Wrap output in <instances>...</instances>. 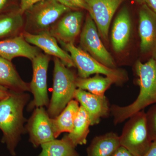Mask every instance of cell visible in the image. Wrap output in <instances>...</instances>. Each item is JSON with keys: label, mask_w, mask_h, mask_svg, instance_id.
Listing matches in <instances>:
<instances>
[{"label": "cell", "mask_w": 156, "mask_h": 156, "mask_svg": "<svg viewBox=\"0 0 156 156\" xmlns=\"http://www.w3.org/2000/svg\"><path fill=\"white\" fill-rule=\"evenodd\" d=\"M50 60L48 55L40 53L31 60L33 76L30 87L34 99L30 104V109L49 105L50 100L48 94L47 79Z\"/></svg>", "instance_id": "obj_7"}, {"label": "cell", "mask_w": 156, "mask_h": 156, "mask_svg": "<svg viewBox=\"0 0 156 156\" xmlns=\"http://www.w3.org/2000/svg\"><path fill=\"white\" fill-rule=\"evenodd\" d=\"M116 81L109 77L97 74L92 77H77L76 86L77 89L88 91L94 95H104L106 90Z\"/></svg>", "instance_id": "obj_22"}, {"label": "cell", "mask_w": 156, "mask_h": 156, "mask_svg": "<svg viewBox=\"0 0 156 156\" xmlns=\"http://www.w3.org/2000/svg\"><path fill=\"white\" fill-rule=\"evenodd\" d=\"M23 37L29 44L41 49L47 55L58 58L67 67H75L71 56L59 47L56 38L52 34L47 31L37 34L27 32Z\"/></svg>", "instance_id": "obj_13"}, {"label": "cell", "mask_w": 156, "mask_h": 156, "mask_svg": "<svg viewBox=\"0 0 156 156\" xmlns=\"http://www.w3.org/2000/svg\"><path fill=\"white\" fill-rule=\"evenodd\" d=\"M69 10L57 0H43L28 9V23L38 30L44 29Z\"/></svg>", "instance_id": "obj_10"}, {"label": "cell", "mask_w": 156, "mask_h": 156, "mask_svg": "<svg viewBox=\"0 0 156 156\" xmlns=\"http://www.w3.org/2000/svg\"><path fill=\"white\" fill-rule=\"evenodd\" d=\"M83 18L81 11L69 12L60 20L51 34L59 42L74 43L80 33Z\"/></svg>", "instance_id": "obj_15"}, {"label": "cell", "mask_w": 156, "mask_h": 156, "mask_svg": "<svg viewBox=\"0 0 156 156\" xmlns=\"http://www.w3.org/2000/svg\"><path fill=\"white\" fill-rule=\"evenodd\" d=\"M42 1L43 0H20V12H26L34 5Z\"/></svg>", "instance_id": "obj_26"}, {"label": "cell", "mask_w": 156, "mask_h": 156, "mask_svg": "<svg viewBox=\"0 0 156 156\" xmlns=\"http://www.w3.org/2000/svg\"><path fill=\"white\" fill-rule=\"evenodd\" d=\"M148 130L151 139L156 140V104L153 105L146 113Z\"/></svg>", "instance_id": "obj_24"}, {"label": "cell", "mask_w": 156, "mask_h": 156, "mask_svg": "<svg viewBox=\"0 0 156 156\" xmlns=\"http://www.w3.org/2000/svg\"><path fill=\"white\" fill-rule=\"evenodd\" d=\"M144 2L151 10L156 13V0H144Z\"/></svg>", "instance_id": "obj_30"}, {"label": "cell", "mask_w": 156, "mask_h": 156, "mask_svg": "<svg viewBox=\"0 0 156 156\" xmlns=\"http://www.w3.org/2000/svg\"><path fill=\"white\" fill-rule=\"evenodd\" d=\"M79 104L77 101L73 99L58 116L52 118L56 139L63 132L69 133L72 131L74 122L80 109Z\"/></svg>", "instance_id": "obj_19"}, {"label": "cell", "mask_w": 156, "mask_h": 156, "mask_svg": "<svg viewBox=\"0 0 156 156\" xmlns=\"http://www.w3.org/2000/svg\"><path fill=\"white\" fill-rule=\"evenodd\" d=\"M112 156H134L126 148L120 146Z\"/></svg>", "instance_id": "obj_27"}, {"label": "cell", "mask_w": 156, "mask_h": 156, "mask_svg": "<svg viewBox=\"0 0 156 156\" xmlns=\"http://www.w3.org/2000/svg\"><path fill=\"white\" fill-rule=\"evenodd\" d=\"M120 137V144L134 156H143L152 143L144 110L129 118Z\"/></svg>", "instance_id": "obj_4"}, {"label": "cell", "mask_w": 156, "mask_h": 156, "mask_svg": "<svg viewBox=\"0 0 156 156\" xmlns=\"http://www.w3.org/2000/svg\"><path fill=\"white\" fill-rule=\"evenodd\" d=\"M40 53L38 48L27 41L23 36L0 41V56L9 61L18 56L32 60Z\"/></svg>", "instance_id": "obj_14"}, {"label": "cell", "mask_w": 156, "mask_h": 156, "mask_svg": "<svg viewBox=\"0 0 156 156\" xmlns=\"http://www.w3.org/2000/svg\"><path fill=\"white\" fill-rule=\"evenodd\" d=\"M120 146L119 136L108 132L92 139L87 148V156H112Z\"/></svg>", "instance_id": "obj_18"}, {"label": "cell", "mask_w": 156, "mask_h": 156, "mask_svg": "<svg viewBox=\"0 0 156 156\" xmlns=\"http://www.w3.org/2000/svg\"><path fill=\"white\" fill-rule=\"evenodd\" d=\"M60 43L70 53L75 66L77 69L79 77L88 78L92 74H99L112 78L118 85L128 80V76L125 71L105 66L87 52L76 47L73 43Z\"/></svg>", "instance_id": "obj_5"}, {"label": "cell", "mask_w": 156, "mask_h": 156, "mask_svg": "<svg viewBox=\"0 0 156 156\" xmlns=\"http://www.w3.org/2000/svg\"><path fill=\"white\" fill-rule=\"evenodd\" d=\"M125 0H85L89 15L95 22L98 34L108 41L111 22L120 5Z\"/></svg>", "instance_id": "obj_9"}, {"label": "cell", "mask_w": 156, "mask_h": 156, "mask_svg": "<svg viewBox=\"0 0 156 156\" xmlns=\"http://www.w3.org/2000/svg\"><path fill=\"white\" fill-rule=\"evenodd\" d=\"M41 146L42 151L38 156H80L67 134L61 139L53 140Z\"/></svg>", "instance_id": "obj_21"}, {"label": "cell", "mask_w": 156, "mask_h": 156, "mask_svg": "<svg viewBox=\"0 0 156 156\" xmlns=\"http://www.w3.org/2000/svg\"><path fill=\"white\" fill-rule=\"evenodd\" d=\"M74 98L86 110L91 122V126L98 125L101 119L111 114L110 106L105 95H94L85 90L76 89Z\"/></svg>", "instance_id": "obj_12"}, {"label": "cell", "mask_w": 156, "mask_h": 156, "mask_svg": "<svg viewBox=\"0 0 156 156\" xmlns=\"http://www.w3.org/2000/svg\"><path fill=\"white\" fill-rule=\"evenodd\" d=\"M143 156H156V140L152 141L150 147Z\"/></svg>", "instance_id": "obj_28"}, {"label": "cell", "mask_w": 156, "mask_h": 156, "mask_svg": "<svg viewBox=\"0 0 156 156\" xmlns=\"http://www.w3.org/2000/svg\"><path fill=\"white\" fill-rule=\"evenodd\" d=\"M91 122L89 114L83 106L80 109L74 122L72 131L67 134L75 146L84 145L87 143V138L90 131Z\"/></svg>", "instance_id": "obj_20"}, {"label": "cell", "mask_w": 156, "mask_h": 156, "mask_svg": "<svg viewBox=\"0 0 156 156\" xmlns=\"http://www.w3.org/2000/svg\"><path fill=\"white\" fill-rule=\"evenodd\" d=\"M29 135V141L34 147H37L56 139L52 119L44 107L36 108L25 126Z\"/></svg>", "instance_id": "obj_8"}, {"label": "cell", "mask_w": 156, "mask_h": 156, "mask_svg": "<svg viewBox=\"0 0 156 156\" xmlns=\"http://www.w3.org/2000/svg\"><path fill=\"white\" fill-rule=\"evenodd\" d=\"M131 32V17L128 9L124 7L117 15L112 29V45L116 53H121L126 48Z\"/></svg>", "instance_id": "obj_16"}, {"label": "cell", "mask_w": 156, "mask_h": 156, "mask_svg": "<svg viewBox=\"0 0 156 156\" xmlns=\"http://www.w3.org/2000/svg\"><path fill=\"white\" fill-rule=\"evenodd\" d=\"M134 1L140 5L144 4V0H134Z\"/></svg>", "instance_id": "obj_32"}, {"label": "cell", "mask_w": 156, "mask_h": 156, "mask_svg": "<svg viewBox=\"0 0 156 156\" xmlns=\"http://www.w3.org/2000/svg\"><path fill=\"white\" fill-rule=\"evenodd\" d=\"M0 86L16 92H30V84L19 75L10 61L0 56Z\"/></svg>", "instance_id": "obj_17"}, {"label": "cell", "mask_w": 156, "mask_h": 156, "mask_svg": "<svg viewBox=\"0 0 156 156\" xmlns=\"http://www.w3.org/2000/svg\"><path fill=\"white\" fill-rule=\"evenodd\" d=\"M21 17L16 16L0 19V37L5 36L20 26Z\"/></svg>", "instance_id": "obj_23"}, {"label": "cell", "mask_w": 156, "mask_h": 156, "mask_svg": "<svg viewBox=\"0 0 156 156\" xmlns=\"http://www.w3.org/2000/svg\"><path fill=\"white\" fill-rule=\"evenodd\" d=\"M11 91L5 87L0 86V101L6 98L10 95Z\"/></svg>", "instance_id": "obj_29"}, {"label": "cell", "mask_w": 156, "mask_h": 156, "mask_svg": "<svg viewBox=\"0 0 156 156\" xmlns=\"http://www.w3.org/2000/svg\"><path fill=\"white\" fill-rule=\"evenodd\" d=\"M57 1L69 9L78 10L85 9L87 10V5L85 0H57Z\"/></svg>", "instance_id": "obj_25"}, {"label": "cell", "mask_w": 156, "mask_h": 156, "mask_svg": "<svg viewBox=\"0 0 156 156\" xmlns=\"http://www.w3.org/2000/svg\"><path fill=\"white\" fill-rule=\"evenodd\" d=\"M30 98V95L26 92L11 91L8 97L0 101V130L3 133L2 142L5 144L12 156H16V148L21 136L26 131L23 110Z\"/></svg>", "instance_id": "obj_1"}, {"label": "cell", "mask_w": 156, "mask_h": 156, "mask_svg": "<svg viewBox=\"0 0 156 156\" xmlns=\"http://www.w3.org/2000/svg\"><path fill=\"white\" fill-rule=\"evenodd\" d=\"M136 83L140 87L139 95L133 103L126 106L112 105L111 115L115 125L122 123L134 114L156 104V60L150 58L143 63L138 60L135 63Z\"/></svg>", "instance_id": "obj_2"}, {"label": "cell", "mask_w": 156, "mask_h": 156, "mask_svg": "<svg viewBox=\"0 0 156 156\" xmlns=\"http://www.w3.org/2000/svg\"><path fill=\"white\" fill-rule=\"evenodd\" d=\"M53 92L47 112L50 118H55L74 98L77 89L74 73L58 58L54 60Z\"/></svg>", "instance_id": "obj_3"}, {"label": "cell", "mask_w": 156, "mask_h": 156, "mask_svg": "<svg viewBox=\"0 0 156 156\" xmlns=\"http://www.w3.org/2000/svg\"><path fill=\"white\" fill-rule=\"evenodd\" d=\"M7 0H0V10L5 5Z\"/></svg>", "instance_id": "obj_31"}, {"label": "cell", "mask_w": 156, "mask_h": 156, "mask_svg": "<svg viewBox=\"0 0 156 156\" xmlns=\"http://www.w3.org/2000/svg\"><path fill=\"white\" fill-rule=\"evenodd\" d=\"M80 44L82 50L97 61L110 68H116L114 59L101 41L97 27L89 14L81 33Z\"/></svg>", "instance_id": "obj_6"}, {"label": "cell", "mask_w": 156, "mask_h": 156, "mask_svg": "<svg viewBox=\"0 0 156 156\" xmlns=\"http://www.w3.org/2000/svg\"><path fill=\"white\" fill-rule=\"evenodd\" d=\"M138 33L141 53L156 60V13L145 4L139 9Z\"/></svg>", "instance_id": "obj_11"}]
</instances>
